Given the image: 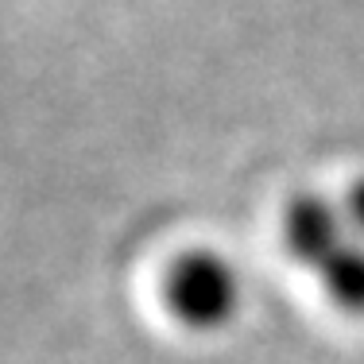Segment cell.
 I'll list each match as a JSON object with an SVG mask.
<instances>
[{
    "label": "cell",
    "instance_id": "obj_2",
    "mask_svg": "<svg viewBox=\"0 0 364 364\" xmlns=\"http://www.w3.org/2000/svg\"><path fill=\"white\" fill-rule=\"evenodd\" d=\"M279 240H283V252L314 275L337 248L349 245L353 232L341 213V202H329L322 194H294L283 205Z\"/></svg>",
    "mask_w": 364,
    "mask_h": 364
},
{
    "label": "cell",
    "instance_id": "obj_4",
    "mask_svg": "<svg viewBox=\"0 0 364 364\" xmlns=\"http://www.w3.org/2000/svg\"><path fill=\"white\" fill-rule=\"evenodd\" d=\"M341 213H345V221H349V232H353V237L364 240V178H357L349 190H345Z\"/></svg>",
    "mask_w": 364,
    "mask_h": 364
},
{
    "label": "cell",
    "instance_id": "obj_1",
    "mask_svg": "<svg viewBox=\"0 0 364 364\" xmlns=\"http://www.w3.org/2000/svg\"><path fill=\"white\" fill-rule=\"evenodd\" d=\"M245 283L221 252H182L163 275V306L178 326L194 333H218L237 318Z\"/></svg>",
    "mask_w": 364,
    "mask_h": 364
},
{
    "label": "cell",
    "instance_id": "obj_3",
    "mask_svg": "<svg viewBox=\"0 0 364 364\" xmlns=\"http://www.w3.org/2000/svg\"><path fill=\"white\" fill-rule=\"evenodd\" d=\"M318 287L341 314L364 318V240L353 237L314 272Z\"/></svg>",
    "mask_w": 364,
    "mask_h": 364
}]
</instances>
